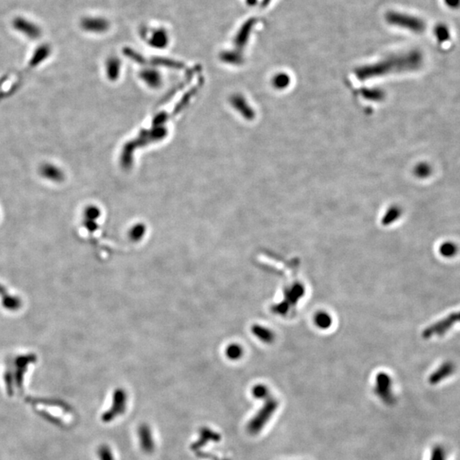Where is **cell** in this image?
I'll return each mask as SVG.
<instances>
[{
    "label": "cell",
    "instance_id": "8",
    "mask_svg": "<svg viewBox=\"0 0 460 460\" xmlns=\"http://www.w3.org/2000/svg\"><path fill=\"white\" fill-rule=\"evenodd\" d=\"M40 174L44 179L52 183L62 182L63 179L62 170L53 164L45 163L42 165L40 169Z\"/></svg>",
    "mask_w": 460,
    "mask_h": 460
},
{
    "label": "cell",
    "instance_id": "23",
    "mask_svg": "<svg viewBox=\"0 0 460 460\" xmlns=\"http://www.w3.org/2000/svg\"><path fill=\"white\" fill-rule=\"evenodd\" d=\"M99 457L101 460H114V456L112 454L111 450L107 446H102V448H100Z\"/></svg>",
    "mask_w": 460,
    "mask_h": 460
},
{
    "label": "cell",
    "instance_id": "9",
    "mask_svg": "<svg viewBox=\"0 0 460 460\" xmlns=\"http://www.w3.org/2000/svg\"><path fill=\"white\" fill-rule=\"evenodd\" d=\"M81 27L88 32H102L109 28V23L102 18L87 17L82 20Z\"/></svg>",
    "mask_w": 460,
    "mask_h": 460
},
{
    "label": "cell",
    "instance_id": "14",
    "mask_svg": "<svg viewBox=\"0 0 460 460\" xmlns=\"http://www.w3.org/2000/svg\"><path fill=\"white\" fill-rule=\"evenodd\" d=\"M252 332L257 337V339L262 340L263 342H271L273 340V333L270 332V330L265 328V327H261L258 325H255L252 327Z\"/></svg>",
    "mask_w": 460,
    "mask_h": 460
},
{
    "label": "cell",
    "instance_id": "4",
    "mask_svg": "<svg viewBox=\"0 0 460 460\" xmlns=\"http://www.w3.org/2000/svg\"><path fill=\"white\" fill-rule=\"evenodd\" d=\"M375 393L385 404L391 405L395 402L391 379L387 374H381L377 377Z\"/></svg>",
    "mask_w": 460,
    "mask_h": 460
},
{
    "label": "cell",
    "instance_id": "11",
    "mask_svg": "<svg viewBox=\"0 0 460 460\" xmlns=\"http://www.w3.org/2000/svg\"><path fill=\"white\" fill-rule=\"evenodd\" d=\"M0 296L2 297L3 304L8 309H15L20 307V300L11 296L1 284H0Z\"/></svg>",
    "mask_w": 460,
    "mask_h": 460
},
{
    "label": "cell",
    "instance_id": "5",
    "mask_svg": "<svg viewBox=\"0 0 460 460\" xmlns=\"http://www.w3.org/2000/svg\"><path fill=\"white\" fill-rule=\"evenodd\" d=\"M12 24L16 31L22 32L31 40H37L42 33L40 27L36 23H32L25 18H15L13 20Z\"/></svg>",
    "mask_w": 460,
    "mask_h": 460
},
{
    "label": "cell",
    "instance_id": "3",
    "mask_svg": "<svg viewBox=\"0 0 460 460\" xmlns=\"http://www.w3.org/2000/svg\"><path fill=\"white\" fill-rule=\"evenodd\" d=\"M457 322H460L459 313H453L449 314L448 316L446 317L444 319L441 320L437 323L432 325L431 327H428L427 329L423 332V337L426 339H430L431 337L440 336L445 334L453 327L454 323Z\"/></svg>",
    "mask_w": 460,
    "mask_h": 460
},
{
    "label": "cell",
    "instance_id": "15",
    "mask_svg": "<svg viewBox=\"0 0 460 460\" xmlns=\"http://www.w3.org/2000/svg\"><path fill=\"white\" fill-rule=\"evenodd\" d=\"M167 41H168V37L164 30H157L155 32H153L151 39H150L152 45H154L156 47L166 46Z\"/></svg>",
    "mask_w": 460,
    "mask_h": 460
},
{
    "label": "cell",
    "instance_id": "25",
    "mask_svg": "<svg viewBox=\"0 0 460 460\" xmlns=\"http://www.w3.org/2000/svg\"><path fill=\"white\" fill-rule=\"evenodd\" d=\"M459 315H460V312H459Z\"/></svg>",
    "mask_w": 460,
    "mask_h": 460
},
{
    "label": "cell",
    "instance_id": "24",
    "mask_svg": "<svg viewBox=\"0 0 460 460\" xmlns=\"http://www.w3.org/2000/svg\"><path fill=\"white\" fill-rule=\"evenodd\" d=\"M445 5L451 9H458L460 7V0H444Z\"/></svg>",
    "mask_w": 460,
    "mask_h": 460
},
{
    "label": "cell",
    "instance_id": "21",
    "mask_svg": "<svg viewBox=\"0 0 460 460\" xmlns=\"http://www.w3.org/2000/svg\"><path fill=\"white\" fill-rule=\"evenodd\" d=\"M430 460H447L445 449L441 446H435L431 451Z\"/></svg>",
    "mask_w": 460,
    "mask_h": 460
},
{
    "label": "cell",
    "instance_id": "22",
    "mask_svg": "<svg viewBox=\"0 0 460 460\" xmlns=\"http://www.w3.org/2000/svg\"><path fill=\"white\" fill-rule=\"evenodd\" d=\"M100 211L97 207H90L87 209L85 211V217H86V221H92L95 222L97 218H99Z\"/></svg>",
    "mask_w": 460,
    "mask_h": 460
},
{
    "label": "cell",
    "instance_id": "19",
    "mask_svg": "<svg viewBox=\"0 0 460 460\" xmlns=\"http://www.w3.org/2000/svg\"><path fill=\"white\" fill-rule=\"evenodd\" d=\"M253 395L255 396L256 398L261 399V400H265L270 396V391H269L267 386H265L264 384H257L254 386L253 388Z\"/></svg>",
    "mask_w": 460,
    "mask_h": 460
},
{
    "label": "cell",
    "instance_id": "6",
    "mask_svg": "<svg viewBox=\"0 0 460 460\" xmlns=\"http://www.w3.org/2000/svg\"><path fill=\"white\" fill-rule=\"evenodd\" d=\"M126 405H127V394L123 390H117L114 394L113 406L109 413L104 416L105 420H112V418L122 413L126 409Z\"/></svg>",
    "mask_w": 460,
    "mask_h": 460
},
{
    "label": "cell",
    "instance_id": "16",
    "mask_svg": "<svg viewBox=\"0 0 460 460\" xmlns=\"http://www.w3.org/2000/svg\"><path fill=\"white\" fill-rule=\"evenodd\" d=\"M314 322L321 329H327L332 325V318L326 312H319L314 317Z\"/></svg>",
    "mask_w": 460,
    "mask_h": 460
},
{
    "label": "cell",
    "instance_id": "2",
    "mask_svg": "<svg viewBox=\"0 0 460 460\" xmlns=\"http://www.w3.org/2000/svg\"><path fill=\"white\" fill-rule=\"evenodd\" d=\"M385 19L391 25L402 27L415 33H422L426 28V23L422 19L404 13L390 11L386 14Z\"/></svg>",
    "mask_w": 460,
    "mask_h": 460
},
{
    "label": "cell",
    "instance_id": "13",
    "mask_svg": "<svg viewBox=\"0 0 460 460\" xmlns=\"http://www.w3.org/2000/svg\"><path fill=\"white\" fill-rule=\"evenodd\" d=\"M243 354H244V350L240 344H231L226 348V357L231 361L240 360L242 357Z\"/></svg>",
    "mask_w": 460,
    "mask_h": 460
},
{
    "label": "cell",
    "instance_id": "10",
    "mask_svg": "<svg viewBox=\"0 0 460 460\" xmlns=\"http://www.w3.org/2000/svg\"><path fill=\"white\" fill-rule=\"evenodd\" d=\"M139 438L143 449L145 452H151L154 448V444L151 431L148 426H143L139 429Z\"/></svg>",
    "mask_w": 460,
    "mask_h": 460
},
{
    "label": "cell",
    "instance_id": "12",
    "mask_svg": "<svg viewBox=\"0 0 460 460\" xmlns=\"http://www.w3.org/2000/svg\"><path fill=\"white\" fill-rule=\"evenodd\" d=\"M434 34H435V39L437 40L438 43L440 44H444L448 40H450L451 33L448 26L443 23H439L435 26L434 28Z\"/></svg>",
    "mask_w": 460,
    "mask_h": 460
},
{
    "label": "cell",
    "instance_id": "20",
    "mask_svg": "<svg viewBox=\"0 0 460 460\" xmlns=\"http://www.w3.org/2000/svg\"><path fill=\"white\" fill-rule=\"evenodd\" d=\"M431 173H432V168H431V166H429L428 164H420V165L417 166V168L415 169L416 175H417L418 178H421V179L428 178L429 176H431Z\"/></svg>",
    "mask_w": 460,
    "mask_h": 460
},
{
    "label": "cell",
    "instance_id": "17",
    "mask_svg": "<svg viewBox=\"0 0 460 460\" xmlns=\"http://www.w3.org/2000/svg\"><path fill=\"white\" fill-rule=\"evenodd\" d=\"M146 233V227L144 224H136L129 231V238L134 242H138L144 237Z\"/></svg>",
    "mask_w": 460,
    "mask_h": 460
},
{
    "label": "cell",
    "instance_id": "1",
    "mask_svg": "<svg viewBox=\"0 0 460 460\" xmlns=\"http://www.w3.org/2000/svg\"><path fill=\"white\" fill-rule=\"evenodd\" d=\"M279 408L277 399L270 396L265 399L262 409H260L256 415L251 419L248 423L247 431L251 435H257L262 431L265 426L270 422L275 412Z\"/></svg>",
    "mask_w": 460,
    "mask_h": 460
},
{
    "label": "cell",
    "instance_id": "18",
    "mask_svg": "<svg viewBox=\"0 0 460 460\" xmlns=\"http://www.w3.org/2000/svg\"><path fill=\"white\" fill-rule=\"evenodd\" d=\"M439 251L443 257H452L455 256L456 253H458V247L454 243L445 242L440 245Z\"/></svg>",
    "mask_w": 460,
    "mask_h": 460
},
{
    "label": "cell",
    "instance_id": "7",
    "mask_svg": "<svg viewBox=\"0 0 460 460\" xmlns=\"http://www.w3.org/2000/svg\"><path fill=\"white\" fill-rule=\"evenodd\" d=\"M454 370H455V366L453 363L449 362V361L445 362L439 368L436 369L433 374H431L429 378V383L432 385L437 384L448 377L451 376L454 373Z\"/></svg>",
    "mask_w": 460,
    "mask_h": 460
}]
</instances>
